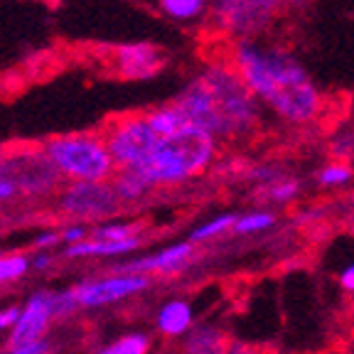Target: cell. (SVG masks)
Listing matches in <instances>:
<instances>
[{
  "label": "cell",
  "mask_w": 354,
  "mask_h": 354,
  "mask_svg": "<svg viewBox=\"0 0 354 354\" xmlns=\"http://www.w3.org/2000/svg\"><path fill=\"white\" fill-rule=\"evenodd\" d=\"M109 62L123 82H150L167 66V52L155 42H126L111 50Z\"/></svg>",
  "instance_id": "9"
},
{
  "label": "cell",
  "mask_w": 354,
  "mask_h": 354,
  "mask_svg": "<svg viewBox=\"0 0 354 354\" xmlns=\"http://www.w3.org/2000/svg\"><path fill=\"white\" fill-rule=\"evenodd\" d=\"M313 183L322 192H349L354 187V165L330 158L313 172Z\"/></svg>",
  "instance_id": "17"
},
{
  "label": "cell",
  "mask_w": 354,
  "mask_h": 354,
  "mask_svg": "<svg viewBox=\"0 0 354 354\" xmlns=\"http://www.w3.org/2000/svg\"><path fill=\"white\" fill-rule=\"evenodd\" d=\"M347 205H349V209L354 212V187H352V189H349V192H347Z\"/></svg>",
  "instance_id": "35"
},
{
  "label": "cell",
  "mask_w": 354,
  "mask_h": 354,
  "mask_svg": "<svg viewBox=\"0 0 354 354\" xmlns=\"http://www.w3.org/2000/svg\"><path fill=\"white\" fill-rule=\"evenodd\" d=\"M148 352H150L148 335H143V332H133V335H126V337L109 344L101 354H148Z\"/></svg>",
  "instance_id": "25"
},
{
  "label": "cell",
  "mask_w": 354,
  "mask_h": 354,
  "mask_svg": "<svg viewBox=\"0 0 354 354\" xmlns=\"http://www.w3.org/2000/svg\"><path fill=\"white\" fill-rule=\"evenodd\" d=\"M55 317L52 313V293H37L28 300V305L20 310V317L12 325L10 349L25 347V344L42 342V335Z\"/></svg>",
  "instance_id": "12"
},
{
  "label": "cell",
  "mask_w": 354,
  "mask_h": 354,
  "mask_svg": "<svg viewBox=\"0 0 354 354\" xmlns=\"http://www.w3.org/2000/svg\"><path fill=\"white\" fill-rule=\"evenodd\" d=\"M116 170H138L158 143V133L150 128L145 111L111 118L101 131Z\"/></svg>",
  "instance_id": "7"
},
{
  "label": "cell",
  "mask_w": 354,
  "mask_h": 354,
  "mask_svg": "<svg viewBox=\"0 0 354 354\" xmlns=\"http://www.w3.org/2000/svg\"><path fill=\"white\" fill-rule=\"evenodd\" d=\"M194 327V313L187 300H167L158 310V330L165 337H185Z\"/></svg>",
  "instance_id": "16"
},
{
  "label": "cell",
  "mask_w": 354,
  "mask_h": 354,
  "mask_svg": "<svg viewBox=\"0 0 354 354\" xmlns=\"http://www.w3.org/2000/svg\"><path fill=\"white\" fill-rule=\"evenodd\" d=\"M234 337H229L227 332L209 322L194 325L192 330L183 337V354H229Z\"/></svg>",
  "instance_id": "14"
},
{
  "label": "cell",
  "mask_w": 354,
  "mask_h": 354,
  "mask_svg": "<svg viewBox=\"0 0 354 354\" xmlns=\"http://www.w3.org/2000/svg\"><path fill=\"white\" fill-rule=\"evenodd\" d=\"M199 256V246L187 241H177L170 243L165 249H160L158 254L143 256V259H136L131 263L121 266L123 273H136V276H175V273L185 271L189 263H194Z\"/></svg>",
  "instance_id": "11"
},
{
  "label": "cell",
  "mask_w": 354,
  "mask_h": 354,
  "mask_svg": "<svg viewBox=\"0 0 354 354\" xmlns=\"http://www.w3.org/2000/svg\"><path fill=\"white\" fill-rule=\"evenodd\" d=\"M229 354H263L256 344L241 342V339H234L232 347H229Z\"/></svg>",
  "instance_id": "28"
},
{
  "label": "cell",
  "mask_w": 354,
  "mask_h": 354,
  "mask_svg": "<svg viewBox=\"0 0 354 354\" xmlns=\"http://www.w3.org/2000/svg\"><path fill=\"white\" fill-rule=\"evenodd\" d=\"M52 3H59V0H52Z\"/></svg>",
  "instance_id": "38"
},
{
  "label": "cell",
  "mask_w": 354,
  "mask_h": 354,
  "mask_svg": "<svg viewBox=\"0 0 354 354\" xmlns=\"http://www.w3.org/2000/svg\"><path fill=\"white\" fill-rule=\"evenodd\" d=\"M111 185H113V189H116V194L126 207L136 205V202H140V199L150 197L155 192L153 185L138 170H118L113 175V180H111Z\"/></svg>",
  "instance_id": "20"
},
{
  "label": "cell",
  "mask_w": 354,
  "mask_h": 354,
  "mask_svg": "<svg viewBox=\"0 0 354 354\" xmlns=\"http://www.w3.org/2000/svg\"><path fill=\"white\" fill-rule=\"evenodd\" d=\"M305 183L303 177H298L295 172L281 170L273 180L263 183L261 187H254V199L259 202V207H290L303 197Z\"/></svg>",
  "instance_id": "13"
},
{
  "label": "cell",
  "mask_w": 354,
  "mask_h": 354,
  "mask_svg": "<svg viewBox=\"0 0 354 354\" xmlns=\"http://www.w3.org/2000/svg\"><path fill=\"white\" fill-rule=\"evenodd\" d=\"M236 214L239 212H221V214H214L212 219L202 221L197 229H192L189 241L197 243V246H202V243H209V241H214V239L232 236Z\"/></svg>",
  "instance_id": "22"
},
{
  "label": "cell",
  "mask_w": 354,
  "mask_h": 354,
  "mask_svg": "<svg viewBox=\"0 0 354 354\" xmlns=\"http://www.w3.org/2000/svg\"><path fill=\"white\" fill-rule=\"evenodd\" d=\"M266 116L293 131L315 128L327 116V96L290 47L271 37L224 47Z\"/></svg>",
  "instance_id": "1"
},
{
  "label": "cell",
  "mask_w": 354,
  "mask_h": 354,
  "mask_svg": "<svg viewBox=\"0 0 354 354\" xmlns=\"http://www.w3.org/2000/svg\"><path fill=\"white\" fill-rule=\"evenodd\" d=\"M283 15L278 0H212L209 22L221 47L251 39H266Z\"/></svg>",
  "instance_id": "6"
},
{
  "label": "cell",
  "mask_w": 354,
  "mask_h": 354,
  "mask_svg": "<svg viewBox=\"0 0 354 354\" xmlns=\"http://www.w3.org/2000/svg\"><path fill=\"white\" fill-rule=\"evenodd\" d=\"M62 175L42 145L0 150V207H15L50 197L62 189Z\"/></svg>",
  "instance_id": "4"
},
{
  "label": "cell",
  "mask_w": 354,
  "mask_h": 354,
  "mask_svg": "<svg viewBox=\"0 0 354 354\" xmlns=\"http://www.w3.org/2000/svg\"><path fill=\"white\" fill-rule=\"evenodd\" d=\"M219 150L221 143L214 136L189 126L175 136L158 138L138 172L153 185V189L177 187L209 172L219 160Z\"/></svg>",
  "instance_id": "3"
},
{
  "label": "cell",
  "mask_w": 354,
  "mask_h": 354,
  "mask_svg": "<svg viewBox=\"0 0 354 354\" xmlns=\"http://www.w3.org/2000/svg\"><path fill=\"white\" fill-rule=\"evenodd\" d=\"M57 241H59V236H57V234H47V236L37 239V246L42 249V246H52V243H57Z\"/></svg>",
  "instance_id": "34"
},
{
  "label": "cell",
  "mask_w": 354,
  "mask_h": 354,
  "mask_svg": "<svg viewBox=\"0 0 354 354\" xmlns=\"http://www.w3.org/2000/svg\"><path fill=\"white\" fill-rule=\"evenodd\" d=\"M278 3H281L283 10H300V8L310 6L313 0H278Z\"/></svg>",
  "instance_id": "33"
},
{
  "label": "cell",
  "mask_w": 354,
  "mask_h": 354,
  "mask_svg": "<svg viewBox=\"0 0 354 354\" xmlns=\"http://www.w3.org/2000/svg\"><path fill=\"white\" fill-rule=\"evenodd\" d=\"M172 101L187 116L189 126L214 136L221 145L256 138L266 118L224 47L202 62Z\"/></svg>",
  "instance_id": "2"
},
{
  "label": "cell",
  "mask_w": 354,
  "mask_h": 354,
  "mask_svg": "<svg viewBox=\"0 0 354 354\" xmlns=\"http://www.w3.org/2000/svg\"><path fill=\"white\" fill-rule=\"evenodd\" d=\"M349 232H352V239H354V219H352V227H349Z\"/></svg>",
  "instance_id": "36"
},
{
  "label": "cell",
  "mask_w": 354,
  "mask_h": 354,
  "mask_svg": "<svg viewBox=\"0 0 354 354\" xmlns=\"http://www.w3.org/2000/svg\"><path fill=\"white\" fill-rule=\"evenodd\" d=\"M94 239L99 241H128V239H143V221H113L96 227Z\"/></svg>",
  "instance_id": "23"
},
{
  "label": "cell",
  "mask_w": 354,
  "mask_h": 354,
  "mask_svg": "<svg viewBox=\"0 0 354 354\" xmlns=\"http://www.w3.org/2000/svg\"><path fill=\"white\" fill-rule=\"evenodd\" d=\"M64 241H69V243H79L84 239V227H72V229H66L64 232Z\"/></svg>",
  "instance_id": "32"
},
{
  "label": "cell",
  "mask_w": 354,
  "mask_h": 354,
  "mask_svg": "<svg viewBox=\"0 0 354 354\" xmlns=\"http://www.w3.org/2000/svg\"><path fill=\"white\" fill-rule=\"evenodd\" d=\"M155 8L165 20L185 28H197L209 22L212 0H155Z\"/></svg>",
  "instance_id": "15"
},
{
  "label": "cell",
  "mask_w": 354,
  "mask_h": 354,
  "mask_svg": "<svg viewBox=\"0 0 354 354\" xmlns=\"http://www.w3.org/2000/svg\"><path fill=\"white\" fill-rule=\"evenodd\" d=\"M278 224V212L271 207H254V209L239 212L234 221L232 236H261V234L271 232Z\"/></svg>",
  "instance_id": "19"
},
{
  "label": "cell",
  "mask_w": 354,
  "mask_h": 354,
  "mask_svg": "<svg viewBox=\"0 0 354 354\" xmlns=\"http://www.w3.org/2000/svg\"><path fill=\"white\" fill-rule=\"evenodd\" d=\"M263 354H281V352H263Z\"/></svg>",
  "instance_id": "37"
},
{
  "label": "cell",
  "mask_w": 354,
  "mask_h": 354,
  "mask_svg": "<svg viewBox=\"0 0 354 354\" xmlns=\"http://www.w3.org/2000/svg\"><path fill=\"white\" fill-rule=\"evenodd\" d=\"M337 286L344 295L354 298V261H349L347 266H342L337 273Z\"/></svg>",
  "instance_id": "27"
},
{
  "label": "cell",
  "mask_w": 354,
  "mask_h": 354,
  "mask_svg": "<svg viewBox=\"0 0 354 354\" xmlns=\"http://www.w3.org/2000/svg\"><path fill=\"white\" fill-rule=\"evenodd\" d=\"M20 317V310L17 308H10L6 313H0V330H6V327H12Z\"/></svg>",
  "instance_id": "30"
},
{
  "label": "cell",
  "mask_w": 354,
  "mask_h": 354,
  "mask_svg": "<svg viewBox=\"0 0 354 354\" xmlns=\"http://www.w3.org/2000/svg\"><path fill=\"white\" fill-rule=\"evenodd\" d=\"M111 183H66L57 192V212L77 221H101L123 209Z\"/></svg>",
  "instance_id": "8"
},
{
  "label": "cell",
  "mask_w": 354,
  "mask_h": 354,
  "mask_svg": "<svg viewBox=\"0 0 354 354\" xmlns=\"http://www.w3.org/2000/svg\"><path fill=\"white\" fill-rule=\"evenodd\" d=\"M337 354H354V327L342 337V342H339V352H337Z\"/></svg>",
  "instance_id": "31"
},
{
  "label": "cell",
  "mask_w": 354,
  "mask_h": 354,
  "mask_svg": "<svg viewBox=\"0 0 354 354\" xmlns=\"http://www.w3.org/2000/svg\"><path fill=\"white\" fill-rule=\"evenodd\" d=\"M145 288H150L148 276L121 273V276H109V278H99V281H91V283H82V286L72 288V290H74V295H77L79 305L96 308V305H109V303L133 298V295L143 293Z\"/></svg>",
  "instance_id": "10"
},
{
  "label": "cell",
  "mask_w": 354,
  "mask_h": 354,
  "mask_svg": "<svg viewBox=\"0 0 354 354\" xmlns=\"http://www.w3.org/2000/svg\"><path fill=\"white\" fill-rule=\"evenodd\" d=\"M50 162L66 183H111L116 162L99 133H62L42 143Z\"/></svg>",
  "instance_id": "5"
},
{
  "label": "cell",
  "mask_w": 354,
  "mask_h": 354,
  "mask_svg": "<svg viewBox=\"0 0 354 354\" xmlns=\"http://www.w3.org/2000/svg\"><path fill=\"white\" fill-rule=\"evenodd\" d=\"M145 118H148L150 128L158 133V138H167V136H175V133L189 128L187 116L180 111V106L175 101H167V104L148 109L145 111Z\"/></svg>",
  "instance_id": "18"
},
{
  "label": "cell",
  "mask_w": 354,
  "mask_h": 354,
  "mask_svg": "<svg viewBox=\"0 0 354 354\" xmlns=\"http://www.w3.org/2000/svg\"><path fill=\"white\" fill-rule=\"evenodd\" d=\"M28 271V259L25 256H6L0 259V283L15 281Z\"/></svg>",
  "instance_id": "26"
},
{
  "label": "cell",
  "mask_w": 354,
  "mask_h": 354,
  "mask_svg": "<svg viewBox=\"0 0 354 354\" xmlns=\"http://www.w3.org/2000/svg\"><path fill=\"white\" fill-rule=\"evenodd\" d=\"M143 239H128V241H99V239H88V241L72 243L66 254L69 256H121L140 249Z\"/></svg>",
  "instance_id": "21"
},
{
  "label": "cell",
  "mask_w": 354,
  "mask_h": 354,
  "mask_svg": "<svg viewBox=\"0 0 354 354\" xmlns=\"http://www.w3.org/2000/svg\"><path fill=\"white\" fill-rule=\"evenodd\" d=\"M8 354H47V344L44 342H35V344H25V347L10 349Z\"/></svg>",
  "instance_id": "29"
},
{
  "label": "cell",
  "mask_w": 354,
  "mask_h": 354,
  "mask_svg": "<svg viewBox=\"0 0 354 354\" xmlns=\"http://www.w3.org/2000/svg\"><path fill=\"white\" fill-rule=\"evenodd\" d=\"M330 158L354 165V123L335 128L330 136Z\"/></svg>",
  "instance_id": "24"
}]
</instances>
